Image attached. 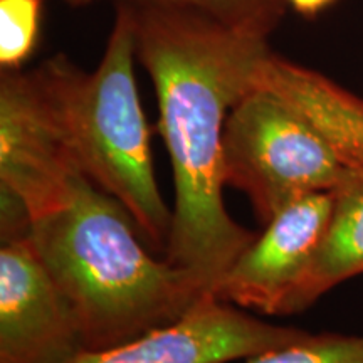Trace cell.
<instances>
[{
  "label": "cell",
  "mask_w": 363,
  "mask_h": 363,
  "mask_svg": "<svg viewBox=\"0 0 363 363\" xmlns=\"http://www.w3.org/2000/svg\"><path fill=\"white\" fill-rule=\"evenodd\" d=\"M131 11L136 54L157 91L158 131L174 170L167 261L194 272L214 294L257 235L225 208L224 131L269 49L266 38L233 30L199 13Z\"/></svg>",
  "instance_id": "obj_1"
},
{
  "label": "cell",
  "mask_w": 363,
  "mask_h": 363,
  "mask_svg": "<svg viewBox=\"0 0 363 363\" xmlns=\"http://www.w3.org/2000/svg\"><path fill=\"white\" fill-rule=\"evenodd\" d=\"M116 199L83 175L72 199L29 229L83 333L86 350L131 342L189 315L211 289L194 272L158 261Z\"/></svg>",
  "instance_id": "obj_2"
},
{
  "label": "cell",
  "mask_w": 363,
  "mask_h": 363,
  "mask_svg": "<svg viewBox=\"0 0 363 363\" xmlns=\"http://www.w3.org/2000/svg\"><path fill=\"white\" fill-rule=\"evenodd\" d=\"M135 16L118 4L106 51L93 72L56 56L35 69L78 169L126 208L152 246H167L172 211L153 170L150 131L138 91Z\"/></svg>",
  "instance_id": "obj_3"
},
{
  "label": "cell",
  "mask_w": 363,
  "mask_h": 363,
  "mask_svg": "<svg viewBox=\"0 0 363 363\" xmlns=\"http://www.w3.org/2000/svg\"><path fill=\"white\" fill-rule=\"evenodd\" d=\"M350 175L323 140L264 89L251 88L227 118L224 182L267 224L298 199L331 192Z\"/></svg>",
  "instance_id": "obj_4"
},
{
  "label": "cell",
  "mask_w": 363,
  "mask_h": 363,
  "mask_svg": "<svg viewBox=\"0 0 363 363\" xmlns=\"http://www.w3.org/2000/svg\"><path fill=\"white\" fill-rule=\"evenodd\" d=\"M78 169L35 72L2 71L0 190L26 208L30 224L71 201Z\"/></svg>",
  "instance_id": "obj_5"
},
{
  "label": "cell",
  "mask_w": 363,
  "mask_h": 363,
  "mask_svg": "<svg viewBox=\"0 0 363 363\" xmlns=\"http://www.w3.org/2000/svg\"><path fill=\"white\" fill-rule=\"evenodd\" d=\"M331 207V192L310 194L284 207L234 261L214 296L246 310L288 315L325 238Z\"/></svg>",
  "instance_id": "obj_6"
},
{
  "label": "cell",
  "mask_w": 363,
  "mask_h": 363,
  "mask_svg": "<svg viewBox=\"0 0 363 363\" xmlns=\"http://www.w3.org/2000/svg\"><path fill=\"white\" fill-rule=\"evenodd\" d=\"M86 350L74 311L29 234L0 247V363H67Z\"/></svg>",
  "instance_id": "obj_7"
},
{
  "label": "cell",
  "mask_w": 363,
  "mask_h": 363,
  "mask_svg": "<svg viewBox=\"0 0 363 363\" xmlns=\"http://www.w3.org/2000/svg\"><path fill=\"white\" fill-rule=\"evenodd\" d=\"M306 333L266 323L208 294L175 323L116 347L83 350L67 363H230L284 347Z\"/></svg>",
  "instance_id": "obj_8"
},
{
  "label": "cell",
  "mask_w": 363,
  "mask_h": 363,
  "mask_svg": "<svg viewBox=\"0 0 363 363\" xmlns=\"http://www.w3.org/2000/svg\"><path fill=\"white\" fill-rule=\"evenodd\" d=\"M252 88L264 89L296 113L347 170L363 174V99L320 72L264 54Z\"/></svg>",
  "instance_id": "obj_9"
},
{
  "label": "cell",
  "mask_w": 363,
  "mask_h": 363,
  "mask_svg": "<svg viewBox=\"0 0 363 363\" xmlns=\"http://www.w3.org/2000/svg\"><path fill=\"white\" fill-rule=\"evenodd\" d=\"M331 194L333 207L325 238L289 303L288 315L306 310L335 286L363 274V174L350 172Z\"/></svg>",
  "instance_id": "obj_10"
},
{
  "label": "cell",
  "mask_w": 363,
  "mask_h": 363,
  "mask_svg": "<svg viewBox=\"0 0 363 363\" xmlns=\"http://www.w3.org/2000/svg\"><path fill=\"white\" fill-rule=\"evenodd\" d=\"M136 9L199 13L233 30L267 38L284 13L286 0H116Z\"/></svg>",
  "instance_id": "obj_11"
},
{
  "label": "cell",
  "mask_w": 363,
  "mask_h": 363,
  "mask_svg": "<svg viewBox=\"0 0 363 363\" xmlns=\"http://www.w3.org/2000/svg\"><path fill=\"white\" fill-rule=\"evenodd\" d=\"M244 363H363V335H310Z\"/></svg>",
  "instance_id": "obj_12"
},
{
  "label": "cell",
  "mask_w": 363,
  "mask_h": 363,
  "mask_svg": "<svg viewBox=\"0 0 363 363\" xmlns=\"http://www.w3.org/2000/svg\"><path fill=\"white\" fill-rule=\"evenodd\" d=\"M40 0H0V66L19 71L35 48Z\"/></svg>",
  "instance_id": "obj_13"
},
{
  "label": "cell",
  "mask_w": 363,
  "mask_h": 363,
  "mask_svg": "<svg viewBox=\"0 0 363 363\" xmlns=\"http://www.w3.org/2000/svg\"><path fill=\"white\" fill-rule=\"evenodd\" d=\"M294 11L303 13V16H315L328 7L333 0H286Z\"/></svg>",
  "instance_id": "obj_14"
},
{
  "label": "cell",
  "mask_w": 363,
  "mask_h": 363,
  "mask_svg": "<svg viewBox=\"0 0 363 363\" xmlns=\"http://www.w3.org/2000/svg\"><path fill=\"white\" fill-rule=\"evenodd\" d=\"M67 2L72 4V6H84V4L94 2V0H67Z\"/></svg>",
  "instance_id": "obj_15"
}]
</instances>
